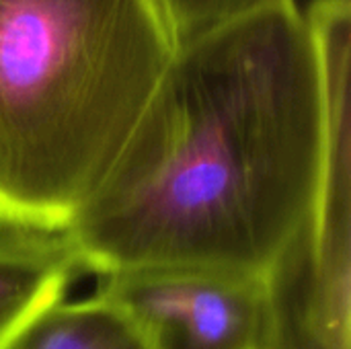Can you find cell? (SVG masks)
Instances as JSON below:
<instances>
[{"label": "cell", "instance_id": "6da1fadb", "mask_svg": "<svg viewBox=\"0 0 351 349\" xmlns=\"http://www.w3.org/2000/svg\"><path fill=\"white\" fill-rule=\"evenodd\" d=\"M329 160L323 66L294 0L179 43L64 241L86 274L202 267L282 280Z\"/></svg>", "mask_w": 351, "mask_h": 349}, {"label": "cell", "instance_id": "7a4b0ae2", "mask_svg": "<svg viewBox=\"0 0 351 349\" xmlns=\"http://www.w3.org/2000/svg\"><path fill=\"white\" fill-rule=\"evenodd\" d=\"M154 0H0V224L60 234L173 53Z\"/></svg>", "mask_w": 351, "mask_h": 349}, {"label": "cell", "instance_id": "3957f363", "mask_svg": "<svg viewBox=\"0 0 351 349\" xmlns=\"http://www.w3.org/2000/svg\"><path fill=\"white\" fill-rule=\"evenodd\" d=\"M282 280L202 267L97 276L93 294L121 311L148 349H288Z\"/></svg>", "mask_w": 351, "mask_h": 349}, {"label": "cell", "instance_id": "277c9868", "mask_svg": "<svg viewBox=\"0 0 351 349\" xmlns=\"http://www.w3.org/2000/svg\"><path fill=\"white\" fill-rule=\"evenodd\" d=\"M84 274L62 234L0 224V349L14 348Z\"/></svg>", "mask_w": 351, "mask_h": 349}, {"label": "cell", "instance_id": "5b68a950", "mask_svg": "<svg viewBox=\"0 0 351 349\" xmlns=\"http://www.w3.org/2000/svg\"><path fill=\"white\" fill-rule=\"evenodd\" d=\"M12 349H148L132 321L97 294L62 300Z\"/></svg>", "mask_w": 351, "mask_h": 349}, {"label": "cell", "instance_id": "8992f818", "mask_svg": "<svg viewBox=\"0 0 351 349\" xmlns=\"http://www.w3.org/2000/svg\"><path fill=\"white\" fill-rule=\"evenodd\" d=\"M175 37L185 43L290 0H154Z\"/></svg>", "mask_w": 351, "mask_h": 349}]
</instances>
